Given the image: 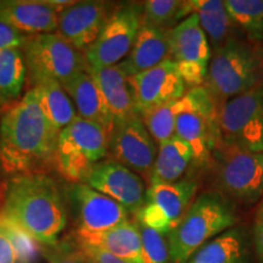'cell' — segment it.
I'll use <instances>...</instances> for the list:
<instances>
[{
    "mask_svg": "<svg viewBox=\"0 0 263 263\" xmlns=\"http://www.w3.org/2000/svg\"><path fill=\"white\" fill-rule=\"evenodd\" d=\"M238 223L235 206L217 190L196 196L179 224L167 235L171 263H185L206 242Z\"/></svg>",
    "mask_w": 263,
    "mask_h": 263,
    "instance_id": "cell-3",
    "label": "cell"
},
{
    "mask_svg": "<svg viewBox=\"0 0 263 263\" xmlns=\"http://www.w3.org/2000/svg\"><path fill=\"white\" fill-rule=\"evenodd\" d=\"M212 49L196 15L179 22L170 32V59L176 62L186 88L205 83Z\"/></svg>",
    "mask_w": 263,
    "mask_h": 263,
    "instance_id": "cell-12",
    "label": "cell"
},
{
    "mask_svg": "<svg viewBox=\"0 0 263 263\" xmlns=\"http://www.w3.org/2000/svg\"><path fill=\"white\" fill-rule=\"evenodd\" d=\"M89 71L106 100L115 123L138 115L128 76L120 64L108 67L89 68Z\"/></svg>",
    "mask_w": 263,
    "mask_h": 263,
    "instance_id": "cell-23",
    "label": "cell"
},
{
    "mask_svg": "<svg viewBox=\"0 0 263 263\" xmlns=\"http://www.w3.org/2000/svg\"><path fill=\"white\" fill-rule=\"evenodd\" d=\"M41 252L48 263H88L82 257L77 249H72L70 245L43 246Z\"/></svg>",
    "mask_w": 263,
    "mask_h": 263,
    "instance_id": "cell-32",
    "label": "cell"
},
{
    "mask_svg": "<svg viewBox=\"0 0 263 263\" xmlns=\"http://www.w3.org/2000/svg\"><path fill=\"white\" fill-rule=\"evenodd\" d=\"M258 212H259V213H262V215H263V200H262L261 206H259V209H258Z\"/></svg>",
    "mask_w": 263,
    "mask_h": 263,
    "instance_id": "cell-37",
    "label": "cell"
},
{
    "mask_svg": "<svg viewBox=\"0 0 263 263\" xmlns=\"http://www.w3.org/2000/svg\"><path fill=\"white\" fill-rule=\"evenodd\" d=\"M137 114L172 103L183 98L186 85L172 59H167L150 70L128 77Z\"/></svg>",
    "mask_w": 263,
    "mask_h": 263,
    "instance_id": "cell-14",
    "label": "cell"
},
{
    "mask_svg": "<svg viewBox=\"0 0 263 263\" xmlns=\"http://www.w3.org/2000/svg\"><path fill=\"white\" fill-rule=\"evenodd\" d=\"M32 88L37 94L43 112L59 132L77 120V110L62 85L54 81L42 80L33 82Z\"/></svg>",
    "mask_w": 263,
    "mask_h": 263,
    "instance_id": "cell-26",
    "label": "cell"
},
{
    "mask_svg": "<svg viewBox=\"0 0 263 263\" xmlns=\"http://www.w3.org/2000/svg\"><path fill=\"white\" fill-rule=\"evenodd\" d=\"M29 35L24 34L11 26L0 22V51L8 49H22Z\"/></svg>",
    "mask_w": 263,
    "mask_h": 263,
    "instance_id": "cell-34",
    "label": "cell"
},
{
    "mask_svg": "<svg viewBox=\"0 0 263 263\" xmlns=\"http://www.w3.org/2000/svg\"><path fill=\"white\" fill-rule=\"evenodd\" d=\"M143 5L126 4L115 10L94 44L85 51L89 68L121 64L128 57L141 27Z\"/></svg>",
    "mask_w": 263,
    "mask_h": 263,
    "instance_id": "cell-11",
    "label": "cell"
},
{
    "mask_svg": "<svg viewBox=\"0 0 263 263\" xmlns=\"http://www.w3.org/2000/svg\"><path fill=\"white\" fill-rule=\"evenodd\" d=\"M252 245L258 263H263V215L257 212L252 233Z\"/></svg>",
    "mask_w": 263,
    "mask_h": 263,
    "instance_id": "cell-36",
    "label": "cell"
},
{
    "mask_svg": "<svg viewBox=\"0 0 263 263\" xmlns=\"http://www.w3.org/2000/svg\"><path fill=\"white\" fill-rule=\"evenodd\" d=\"M182 108L183 98H180L178 100L164 104L139 116L157 146L174 137L176 120Z\"/></svg>",
    "mask_w": 263,
    "mask_h": 263,
    "instance_id": "cell-30",
    "label": "cell"
},
{
    "mask_svg": "<svg viewBox=\"0 0 263 263\" xmlns=\"http://www.w3.org/2000/svg\"><path fill=\"white\" fill-rule=\"evenodd\" d=\"M188 16L196 15L213 51L221 48L236 28L223 0H185Z\"/></svg>",
    "mask_w": 263,
    "mask_h": 263,
    "instance_id": "cell-24",
    "label": "cell"
},
{
    "mask_svg": "<svg viewBox=\"0 0 263 263\" xmlns=\"http://www.w3.org/2000/svg\"><path fill=\"white\" fill-rule=\"evenodd\" d=\"M108 154V136L103 128L78 117L59 134L55 160L67 179L82 182Z\"/></svg>",
    "mask_w": 263,
    "mask_h": 263,
    "instance_id": "cell-7",
    "label": "cell"
},
{
    "mask_svg": "<svg viewBox=\"0 0 263 263\" xmlns=\"http://www.w3.org/2000/svg\"><path fill=\"white\" fill-rule=\"evenodd\" d=\"M22 51L33 82L48 80L64 87L89 70L83 52L72 47L57 32L29 35Z\"/></svg>",
    "mask_w": 263,
    "mask_h": 263,
    "instance_id": "cell-6",
    "label": "cell"
},
{
    "mask_svg": "<svg viewBox=\"0 0 263 263\" xmlns=\"http://www.w3.org/2000/svg\"><path fill=\"white\" fill-rule=\"evenodd\" d=\"M62 88L73 103L78 117L98 124L110 138L115 124L114 116L90 71L78 74Z\"/></svg>",
    "mask_w": 263,
    "mask_h": 263,
    "instance_id": "cell-19",
    "label": "cell"
},
{
    "mask_svg": "<svg viewBox=\"0 0 263 263\" xmlns=\"http://www.w3.org/2000/svg\"><path fill=\"white\" fill-rule=\"evenodd\" d=\"M215 155L218 160L217 182L223 195L245 205L262 199L263 154L221 144Z\"/></svg>",
    "mask_w": 263,
    "mask_h": 263,
    "instance_id": "cell-9",
    "label": "cell"
},
{
    "mask_svg": "<svg viewBox=\"0 0 263 263\" xmlns=\"http://www.w3.org/2000/svg\"><path fill=\"white\" fill-rule=\"evenodd\" d=\"M59 132L31 88L0 121V161L8 172H26L55 159Z\"/></svg>",
    "mask_w": 263,
    "mask_h": 263,
    "instance_id": "cell-2",
    "label": "cell"
},
{
    "mask_svg": "<svg viewBox=\"0 0 263 263\" xmlns=\"http://www.w3.org/2000/svg\"><path fill=\"white\" fill-rule=\"evenodd\" d=\"M189 17L183 0H147L143 3L141 25L172 29Z\"/></svg>",
    "mask_w": 263,
    "mask_h": 263,
    "instance_id": "cell-29",
    "label": "cell"
},
{
    "mask_svg": "<svg viewBox=\"0 0 263 263\" xmlns=\"http://www.w3.org/2000/svg\"><path fill=\"white\" fill-rule=\"evenodd\" d=\"M170 32L171 29L141 25L129 54L120 64L128 77L170 59Z\"/></svg>",
    "mask_w": 263,
    "mask_h": 263,
    "instance_id": "cell-20",
    "label": "cell"
},
{
    "mask_svg": "<svg viewBox=\"0 0 263 263\" xmlns=\"http://www.w3.org/2000/svg\"><path fill=\"white\" fill-rule=\"evenodd\" d=\"M197 183L180 179L173 183L150 184L145 202L137 213V222L168 235L179 224L195 199Z\"/></svg>",
    "mask_w": 263,
    "mask_h": 263,
    "instance_id": "cell-10",
    "label": "cell"
},
{
    "mask_svg": "<svg viewBox=\"0 0 263 263\" xmlns=\"http://www.w3.org/2000/svg\"><path fill=\"white\" fill-rule=\"evenodd\" d=\"M20 261L11 227L8 223H0V263H18Z\"/></svg>",
    "mask_w": 263,
    "mask_h": 263,
    "instance_id": "cell-33",
    "label": "cell"
},
{
    "mask_svg": "<svg viewBox=\"0 0 263 263\" xmlns=\"http://www.w3.org/2000/svg\"><path fill=\"white\" fill-rule=\"evenodd\" d=\"M66 195L77 211L80 222L77 232L94 234L129 221L130 213L122 205L87 184L81 182L71 184Z\"/></svg>",
    "mask_w": 263,
    "mask_h": 263,
    "instance_id": "cell-17",
    "label": "cell"
},
{
    "mask_svg": "<svg viewBox=\"0 0 263 263\" xmlns=\"http://www.w3.org/2000/svg\"><path fill=\"white\" fill-rule=\"evenodd\" d=\"M4 216L8 224L43 246H55L67 223L57 183L44 173H22L9 180Z\"/></svg>",
    "mask_w": 263,
    "mask_h": 263,
    "instance_id": "cell-1",
    "label": "cell"
},
{
    "mask_svg": "<svg viewBox=\"0 0 263 263\" xmlns=\"http://www.w3.org/2000/svg\"><path fill=\"white\" fill-rule=\"evenodd\" d=\"M0 22L27 35L55 33L58 10L47 0H0Z\"/></svg>",
    "mask_w": 263,
    "mask_h": 263,
    "instance_id": "cell-18",
    "label": "cell"
},
{
    "mask_svg": "<svg viewBox=\"0 0 263 263\" xmlns=\"http://www.w3.org/2000/svg\"><path fill=\"white\" fill-rule=\"evenodd\" d=\"M27 66L22 49L0 51V97L12 100L20 97L26 82Z\"/></svg>",
    "mask_w": 263,
    "mask_h": 263,
    "instance_id": "cell-28",
    "label": "cell"
},
{
    "mask_svg": "<svg viewBox=\"0 0 263 263\" xmlns=\"http://www.w3.org/2000/svg\"><path fill=\"white\" fill-rule=\"evenodd\" d=\"M206 88L217 103L263 87V47L238 35L212 52Z\"/></svg>",
    "mask_w": 263,
    "mask_h": 263,
    "instance_id": "cell-4",
    "label": "cell"
},
{
    "mask_svg": "<svg viewBox=\"0 0 263 263\" xmlns=\"http://www.w3.org/2000/svg\"><path fill=\"white\" fill-rule=\"evenodd\" d=\"M77 242L106 251L130 263H144L141 256V239L137 222H124L106 232H77Z\"/></svg>",
    "mask_w": 263,
    "mask_h": 263,
    "instance_id": "cell-22",
    "label": "cell"
},
{
    "mask_svg": "<svg viewBox=\"0 0 263 263\" xmlns=\"http://www.w3.org/2000/svg\"><path fill=\"white\" fill-rule=\"evenodd\" d=\"M219 133L223 145L263 154V87L222 104Z\"/></svg>",
    "mask_w": 263,
    "mask_h": 263,
    "instance_id": "cell-8",
    "label": "cell"
},
{
    "mask_svg": "<svg viewBox=\"0 0 263 263\" xmlns=\"http://www.w3.org/2000/svg\"><path fill=\"white\" fill-rule=\"evenodd\" d=\"M218 103L206 87L186 90L183 108L176 120L174 136L183 140L193 151V162L205 166L212 154L221 146Z\"/></svg>",
    "mask_w": 263,
    "mask_h": 263,
    "instance_id": "cell-5",
    "label": "cell"
},
{
    "mask_svg": "<svg viewBox=\"0 0 263 263\" xmlns=\"http://www.w3.org/2000/svg\"><path fill=\"white\" fill-rule=\"evenodd\" d=\"M233 24L248 41L263 44V0H224Z\"/></svg>",
    "mask_w": 263,
    "mask_h": 263,
    "instance_id": "cell-27",
    "label": "cell"
},
{
    "mask_svg": "<svg viewBox=\"0 0 263 263\" xmlns=\"http://www.w3.org/2000/svg\"><path fill=\"white\" fill-rule=\"evenodd\" d=\"M81 183L115 200L130 215H137L145 202L146 188L143 178L114 160L94 164Z\"/></svg>",
    "mask_w": 263,
    "mask_h": 263,
    "instance_id": "cell-15",
    "label": "cell"
},
{
    "mask_svg": "<svg viewBox=\"0 0 263 263\" xmlns=\"http://www.w3.org/2000/svg\"><path fill=\"white\" fill-rule=\"evenodd\" d=\"M138 223L144 263H171L168 240L162 233Z\"/></svg>",
    "mask_w": 263,
    "mask_h": 263,
    "instance_id": "cell-31",
    "label": "cell"
},
{
    "mask_svg": "<svg viewBox=\"0 0 263 263\" xmlns=\"http://www.w3.org/2000/svg\"><path fill=\"white\" fill-rule=\"evenodd\" d=\"M251 245L245 227L236 226L206 242L185 263H254Z\"/></svg>",
    "mask_w": 263,
    "mask_h": 263,
    "instance_id": "cell-21",
    "label": "cell"
},
{
    "mask_svg": "<svg viewBox=\"0 0 263 263\" xmlns=\"http://www.w3.org/2000/svg\"><path fill=\"white\" fill-rule=\"evenodd\" d=\"M77 245L76 249L88 263H130L94 246L81 244V242H77Z\"/></svg>",
    "mask_w": 263,
    "mask_h": 263,
    "instance_id": "cell-35",
    "label": "cell"
},
{
    "mask_svg": "<svg viewBox=\"0 0 263 263\" xmlns=\"http://www.w3.org/2000/svg\"><path fill=\"white\" fill-rule=\"evenodd\" d=\"M193 160L190 146L174 136L159 145L149 179L150 184L178 182Z\"/></svg>",
    "mask_w": 263,
    "mask_h": 263,
    "instance_id": "cell-25",
    "label": "cell"
},
{
    "mask_svg": "<svg viewBox=\"0 0 263 263\" xmlns=\"http://www.w3.org/2000/svg\"><path fill=\"white\" fill-rule=\"evenodd\" d=\"M157 149V144L139 115L115 123L108 138V154L112 156V160L126 166L141 178L150 179Z\"/></svg>",
    "mask_w": 263,
    "mask_h": 263,
    "instance_id": "cell-13",
    "label": "cell"
},
{
    "mask_svg": "<svg viewBox=\"0 0 263 263\" xmlns=\"http://www.w3.org/2000/svg\"><path fill=\"white\" fill-rule=\"evenodd\" d=\"M114 11L111 4L106 2H73L58 12L57 33L85 54L100 35Z\"/></svg>",
    "mask_w": 263,
    "mask_h": 263,
    "instance_id": "cell-16",
    "label": "cell"
}]
</instances>
